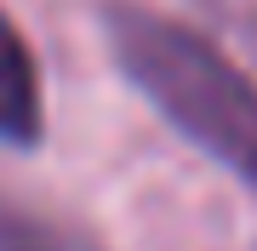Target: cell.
I'll use <instances>...</instances> for the list:
<instances>
[{
	"label": "cell",
	"mask_w": 257,
	"mask_h": 251,
	"mask_svg": "<svg viewBox=\"0 0 257 251\" xmlns=\"http://www.w3.org/2000/svg\"><path fill=\"white\" fill-rule=\"evenodd\" d=\"M0 251H69V240L52 223H40V217L0 200Z\"/></svg>",
	"instance_id": "3"
},
{
	"label": "cell",
	"mask_w": 257,
	"mask_h": 251,
	"mask_svg": "<svg viewBox=\"0 0 257 251\" xmlns=\"http://www.w3.org/2000/svg\"><path fill=\"white\" fill-rule=\"evenodd\" d=\"M103 35L132 92L183 143L211 154L234 183L257 194V80L246 69L229 63L217 40L132 0L103 6Z\"/></svg>",
	"instance_id": "1"
},
{
	"label": "cell",
	"mask_w": 257,
	"mask_h": 251,
	"mask_svg": "<svg viewBox=\"0 0 257 251\" xmlns=\"http://www.w3.org/2000/svg\"><path fill=\"white\" fill-rule=\"evenodd\" d=\"M46 131V97H40V69L29 52L23 29L0 6V143L6 149H35Z\"/></svg>",
	"instance_id": "2"
}]
</instances>
